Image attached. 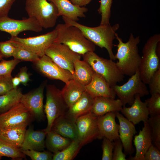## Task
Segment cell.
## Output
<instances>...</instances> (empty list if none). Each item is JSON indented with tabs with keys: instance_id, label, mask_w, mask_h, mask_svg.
<instances>
[{
	"instance_id": "26",
	"label": "cell",
	"mask_w": 160,
	"mask_h": 160,
	"mask_svg": "<svg viewBox=\"0 0 160 160\" xmlns=\"http://www.w3.org/2000/svg\"><path fill=\"white\" fill-rule=\"evenodd\" d=\"M27 126L23 125L0 128V139L20 148L23 140Z\"/></svg>"
},
{
	"instance_id": "10",
	"label": "cell",
	"mask_w": 160,
	"mask_h": 160,
	"mask_svg": "<svg viewBox=\"0 0 160 160\" xmlns=\"http://www.w3.org/2000/svg\"><path fill=\"white\" fill-rule=\"evenodd\" d=\"M45 54L61 68L74 73V63L80 60L81 55L76 53L64 44L54 42L46 49Z\"/></svg>"
},
{
	"instance_id": "17",
	"label": "cell",
	"mask_w": 160,
	"mask_h": 160,
	"mask_svg": "<svg viewBox=\"0 0 160 160\" xmlns=\"http://www.w3.org/2000/svg\"><path fill=\"white\" fill-rule=\"evenodd\" d=\"M116 117L119 122V138L123 145L124 153L130 155L134 151L132 141L133 136L137 133L135 125L119 112H116Z\"/></svg>"
},
{
	"instance_id": "27",
	"label": "cell",
	"mask_w": 160,
	"mask_h": 160,
	"mask_svg": "<svg viewBox=\"0 0 160 160\" xmlns=\"http://www.w3.org/2000/svg\"><path fill=\"white\" fill-rule=\"evenodd\" d=\"M61 91L69 108L76 103L85 91V86L72 79L65 84Z\"/></svg>"
},
{
	"instance_id": "31",
	"label": "cell",
	"mask_w": 160,
	"mask_h": 160,
	"mask_svg": "<svg viewBox=\"0 0 160 160\" xmlns=\"http://www.w3.org/2000/svg\"><path fill=\"white\" fill-rule=\"evenodd\" d=\"M82 147L79 140H72L66 148L60 152L53 154L52 160H73Z\"/></svg>"
},
{
	"instance_id": "5",
	"label": "cell",
	"mask_w": 160,
	"mask_h": 160,
	"mask_svg": "<svg viewBox=\"0 0 160 160\" xmlns=\"http://www.w3.org/2000/svg\"><path fill=\"white\" fill-rule=\"evenodd\" d=\"M82 55L83 60L94 72L102 76L111 87L123 80L124 75L113 60L101 57L94 52H88Z\"/></svg>"
},
{
	"instance_id": "11",
	"label": "cell",
	"mask_w": 160,
	"mask_h": 160,
	"mask_svg": "<svg viewBox=\"0 0 160 160\" xmlns=\"http://www.w3.org/2000/svg\"><path fill=\"white\" fill-rule=\"evenodd\" d=\"M34 120L30 111L20 102L7 111L0 114V128L29 126Z\"/></svg>"
},
{
	"instance_id": "41",
	"label": "cell",
	"mask_w": 160,
	"mask_h": 160,
	"mask_svg": "<svg viewBox=\"0 0 160 160\" xmlns=\"http://www.w3.org/2000/svg\"><path fill=\"white\" fill-rule=\"evenodd\" d=\"M15 48L9 40L0 42V56L3 58L13 56Z\"/></svg>"
},
{
	"instance_id": "13",
	"label": "cell",
	"mask_w": 160,
	"mask_h": 160,
	"mask_svg": "<svg viewBox=\"0 0 160 160\" xmlns=\"http://www.w3.org/2000/svg\"><path fill=\"white\" fill-rule=\"evenodd\" d=\"M43 28L35 18L28 17L22 20H17L8 16L0 17V31L7 32L11 37L17 36L25 31L39 32Z\"/></svg>"
},
{
	"instance_id": "40",
	"label": "cell",
	"mask_w": 160,
	"mask_h": 160,
	"mask_svg": "<svg viewBox=\"0 0 160 160\" xmlns=\"http://www.w3.org/2000/svg\"><path fill=\"white\" fill-rule=\"evenodd\" d=\"M148 84L151 95L160 94V68L152 76Z\"/></svg>"
},
{
	"instance_id": "37",
	"label": "cell",
	"mask_w": 160,
	"mask_h": 160,
	"mask_svg": "<svg viewBox=\"0 0 160 160\" xmlns=\"http://www.w3.org/2000/svg\"><path fill=\"white\" fill-rule=\"evenodd\" d=\"M32 160H51L53 154L49 151H39L33 150L22 151Z\"/></svg>"
},
{
	"instance_id": "8",
	"label": "cell",
	"mask_w": 160,
	"mask_h": 160,
	"mask_svg": "<svg viewBox=\"0 0 160 160\" xmlns=\"http://www.w3.org/2000/svg\"><path fill=\"white\" fill-rule=\"evenodd\" d=\"M145 84L142 80L138 70L124 84L121 86L116 84L111 87L124 108L127 104L131 105L132 104L136 95L139 94L140 97L149 95V91Z\"/></svg>"
},
{
	"instance_id": "42",
	"label": "cell",
	"mask_w": 160,
	"mask_h": 160,
	"mask_svg": "<svg viewBox=\"0 0 160 160\" xmlns=\"http://www.w3.org/2000/svg\"><path fill=\"white\" fill-rule=\"evenodd\" d=\"M112 160H126V155L123 152L122 143L119 138L114 140Z\"/></svg>"
},
{
	"instance_id": "30",
	"label": "cell",
	"mask_w": 160,
	"mask_h": 160,
	"mask_svg": "<svg viewBox=\"0 0 160 160\" xmlns=\"http://www.w3.org/2000/svg\"><path fill=\"white\" fill-rule=\"evenodd\" d=\"M23 95L21 89H13L0 95V113H5L20 102Z\"/></svg>"
},
{
	"instance_id": "16",
	"label": "cell",
	"mask_w": 160,
	"mask_h": 160,
	"mask_svg": "<svg viewBox=\"0 0 160 160\" xmlns=\"http://www.w3.org/2000/svg\"><path fill=\"white\" fill-rule=\"evenodd\" d=\"M116 112H110L98 116V139H102L105 137L111 141H113L119 138V125L115 121Z\"/></svg>"
},
{
	"instance_id": "46",
	"label": "cell",
	"mask_w": 160,
	"mask_h": 160,
	"mask_svg": "<svg viewBox=\"0 0 160 160\" xmlns=\"http://www.w3.org/2000/svg\"><path fill=\"white\" fill-rule=\"evenodd\" d=\"M28 68L26 66L23 67L20 69V71L16 76L19 79L21 83L25 86L31 81L30 74L28 72Z\"/></svg>"
},
{
	"instance_id": "32",
	"label": "cell",
	"mask_w": 160,
	"mask_h": 160,
	"mask_svg": "<svg viewBox=\"0 0 160 160\" xmlns=\"http://www.w3.org/2000/svg\"><path fill=\"white\" fill-rule=\"evenodd\" d=\"M26 155L20 148L15 147L0 139V160L3 156L12 160L26 159Z\"/></svg>"
},
{
	"instance_id": "7",
	"label": "cell",
	"mask_w": 160,
	"mask_h": 160,
	"mask_svg": "<svg viewBox=\"0 0 160 160\" xmlns=\"http://www.w3.org/2000/svg\"><path fill=\"white\" fill-rule=\"evenodd\" d=\"M46 98L44 109L47 124L44 129L47 133L51 130L55 120L65 115L68 108L60 90L54 85L46 84Z\"/></svg>"
},
{
	"instance_id": "6",
	"label": "cell",
	"mask_w": 160,
	"mask_h": 160,
	"mask_svg": "<svg viewBox=\"0 0 160 160\" xmlns=\"http://www.w3.org/2000/svg\"><path fill=\"white\" fill-rule=\"evenodd\" d=\"M25 9L29 17L35 19L42 28H52L58 17L55 4L47 0H26Z\"/></svg>"
},
{
	"instance_id": "3",
	"label": "cell",
	"mask_w": 160,
	"mask_h": 160,
	"mask_svg": "<svg viewBox=\"0 0 160 160\" xmlns=\"http://www.w3.org/2000/svg\"><path fill=\"white\" fill-rule=\"evenodd\" d=\"M55 29L57 35L54 42L64 44L81 55L95 50V45L88 39L78 27L64 23L58 24Z\"/></svg>"
},
{
	"instance_id": "20",
	"label": "cell",
	"mask_w": 160,
	"mask_h": 160,
	"mask_svg": "<svg viewBox=\"0 0 160 160\" xmlns=\"http://www.w3.org/2000/svg\"><path fill=\"white\" fill-rule=\"evenodd\" d=\"M85 91L94 98L98 97L115 98L116 95L105 79L94 71L91 81L85 86Z\"/></svg>"
},
{
	"instance_id": "38",
	"label": "cell",
	"mask_w": 160,
	"mask_h": 160,
	"mask_svg": "<svg viewBox=\"0 0 160 160\" xmlns=\"http://www.w3.org/2000/svg\"><path fill=\"white\" fill-rule=\"evenodd\" d=\"M21 61L14 59L10 60H3L0 62V76L11 75L12 71Z\"/></svg>"
},
{
	"instance_id": "25",
	"label": "cell",
	"mask_w": 160,
	"mask_h": 160,
	"mask_svg": "<svg viewBox=\"0 0 160 160\" xmlns=\"http://www.w3.org/2000/svg\"><path fill=\"white\" fill-rule=\"evenodd\" d=\"M94 100L85 91L79 99L68 108L65 116L76 121L78 117L90 111Z\"/></svg>"
},
{
	"instance_id": "22",
	"label": "cell",
	"mask_w": 160,
	"mask_h": 160,
	"mask_svg": "<svg viewBox=\"0 0 160 160\" xmlns=\"http://www.w3.org/2000/svg\"><path fill=\"white\" fill-rule=\"evenodd\" d=\"M56 6L58 17L64 16L74 21L79 20V18L85 17V13L88 11L85 7L76 5L69 0H48Z\"/></svg>"
},
{
	"instance_id": "48",
	"label": "cell",
	"mask_w": 160,
	"mask_h": 160,
	"mask_svg": "<svg viewBox=\"0 0 160 160\" xmlns=\"http://www.w3.org/2000/svg\"><path fill=\"white\" fill-rule=\"evenodd\" d=\"M12 83L14 89H16L18 87L21 82L19 78L16 76L13 78L12 77Z\"/></svg>"
},
{
	"instance_id": "21",
	"label": "cell",
	"mask_w": 160,
	"mask_h": 160,
	"mask_svg": "<svg viewBox=\"0 0 160 160\" xmlns=\"http://www.w3.org/2000/svg\"><path fill=\"white\" fill-rule=\"evenodd\" d=\"M133 142L136 148L135 155L134 157L130 156L128 159L143 160L145 153L152 144L150 127L148 121L144 122L142 129L134 136Z\"/></svg>"
},
{
	"instance_id": "15",
	"label": "cell",
	"mask_w": 160,
	"mask_h": 160,
	"mask_svg": "<svg viewBox=\"0 0 160 160\" xmlns=\"http://www.w3.org/2000/svg\"><path fill=\"white\" fill-rule=\"evenodd\" d=\"M44 81L37 88L23 94L20 102L31 111L35 119L41 121L45 118L43 105L44 91L47 84Z\"/></svg>"
},
{
	"instance_id": "36",
	"label": "cell",
	"mask_w": 160,
	"mask_h": 160,
	"mask_svg": "<svg viewBox=\"0 0 160 160\" xmlns=\"http://www.w3.org/2000/svg\"><path fill=\"white\" fill-rule=\"evenodd\" d=\"M13 57L14 59L20 61H30L32 63L36 61L39 57L31 51L18 47H16Z\"/></svg>"
},
{
	"instance_id": "1",
	"label": "cell",
	"mask_w": 160,
	"mask_h": 160,
	"mask_svg": "<svg viewBox=\"0 0 160 160\" xmlns=\"http://www.w3.org/2000/svg\"><path fill=\"white\" fill-rule=\"evenodd\" d=\"M62 17L65 23L79 28L88 39L101 49H105L110 59L113 60H116L113 51V42L116 38L117 34L116 32L119 28V24L116 23L112 26L108 24L90 27L82 25L64 16Z\"/></svg>"
},
{
	"instance_id": "12",
	"label": "cell",
	"mask_w": 160,
	"mask_h": 160,
	"mask_svg": "<svg viewBox=\"0 0 160 160\" xmlns=\"http://www.w3.org/2000/svg\"><path fill=\"white\" fill-rule=\"evenodd\" d=\"M97 119L98 116L90 111L76 119L78 140L82 146L98 139Z\"/></svg>"
},
{
	"instance_id": "9",
	"label": "cell",
	"mask_w": 160,
	"mask_h": 160,
	"mask_svg": "<svg viewBox=\"0 0 160 160\" xmlns=\"http://www.w3.org/2000/svg\"><path fill=\"white\" fill-rule=\"evenodd\" d=\"M57 35V32L55 29L46 33L36 36L26 38L11 37L9 40L15 47L27 50L41 57L45 55L46 49L54 42Z\"/></svg>"
},
{
	"instance_id": "50",
	"label": "cell",
	"mask_w": 160,
	"mask_h": 160,
	"mask_svg": "<svg viewBox=\"0 0 160 160\" xmlns=\"http://www.w3.org/2000/svg\"></svg>"
},
{
	"instance_id": "39",
	"label": "cell",
	"mask_w": 160,
	"mask_h": 160,
	"mask_svg": "<svg viewBox=\"0 0 160 160\" xmlns=\"http://www.w3.org/2000/svg\"><path fill=\"white\" fill-rule=\"evenodd\" d=\"M102 144V160H112L114 142L103 137Z\"/></svg>"
},
{
	"instance_id": "19",
	"label": "cell",
	"mask_w": 160,
	"mask_h": 160,
	"mask_svg": "<svg viewBox=\"0 0 160 160\" xmlns=\"http://www.w3.org/2000/svg\"><path fill=\"white\" fill-rule=\"evenodd\" d=\"M47 133L44 129L34 130L33 125L30 124L25 131L20 149L22 151L31 150L44 151L46 147L45 138Z\"/></svg>"
},
{
	"instance_id": "34",
	"label": "cell",
	"mask_w": 160,
	"mask_h": 160,
	"mask_svg": "<svg viewBox=\"0 0 160 160\" xmlns=\"http://www.w3.org/2000/svg\"><path fill=\"white\" fill-rule=\"evenodd\" d=\"M112 0H100V7L98 11L101 15L100 25L110 24V19L111 15V9Z\"/></svg>"
},
{
	"instance_id": "28",
	"label": "cell",
	"mask_w": 160,
	"mask_h": 160,
	"mask_svg": "<svg viewBox=\"0 0 160 160\" xmlns=\"http://www.w3.org/2000/svg\"><path fill=\"white\" fill-rule=\"evenodd\" d=\"M73 79L84 86L91 81L94 71L90 65L84 60H76L74 63Z\"/></svg>"
},
{
	"instance_id": "45",
	"label": "cell",
	"mask_w": 160,
	"mask_h": 160,
	"mask_svg": "<svg viewBox=\"0 0 160 160\" xmlns=\"http://www.w3.org/2000/svg\"><path fill=\"white\" fill-rule=\"evenodd\" d=\"M16 0H0V17L8 16L9 12Z\"/></svg>"
},
{
	"instance_id": "14",
	"label": "cell",
	"mask_w": 160,
	"mask_h": 160,
	"mask_svg": "<svg viewBox=\"0 0 160 160\" xmlns=\"http://www.w3.org/2000/svg\"><path fill=\"white\" fill-rule=\"evenodd\" d=\"M33 63L39 73L49 79L60 80L65 84L73 79L70 71L59 66L45 55Z\"/></svg>"
},
{
	"instance_id": "47",
	"label": "cell",
	"mask_w": 160,
	"mask_h": 160,
	"mask_svg": "<svg viewBox=\"0 0 160 160\" xmlns=\"http://www.w3.org/2000/svg\"><path fill=\"white\" fill-rule=\"evenodd\" d=\"M73 4L80 7H84L88 4L92 0H69Z\"/></svg>"
},
{
	"instance_id": "44",
	"label": "cell",
	"mask_w": 160,
	"mask_h": 160,
	"mask_svg": "<svg viewBox=\"0 0 160 160\" xmlns=\"http://www.w3.org/2000/svg\"><path fill=\"white\" fill-rule=\"evenodd\" d=\"M160 150L152 144L145 153L143 160H160Z\"/></svg>"
},
{
	"instance_id": "23",
	"label": "cell",
	"mask_w": 160,
	"mask_h": 160,
	"mask_svg": "<svg viewBox=\"0 0 160 160\" xmlns=\"http://www.w3.org/2000/svg\"><path fill=\"white\" fill-rule=\"evenodd\" d=\"M123 108L119 99L105 97H98L94 98L90 111L99 116L111 112H119Z\"/></svg>"
},
{
	"instance_id": "33",
	"label": "cell",
	"mask_w": 160,
	"mask_h": 160,
	"mask_svg": "<svg viewBox=\"0 0 160 160\" xmlns=\"http://www.w3.org/2000/svg\"><path fill=\"white\" fill-rule=\"evenodd\" d=\"M148 122L150 127L152 144L160 150V115L150 116Z\"/></svg>"
},
{
	"instance_id": "18",
	"label": "cell",
	"mask_w": 160,
	"mask_h": 160,
	"mask_svg": "<svg viewBox=\"0 0 160 160\" xmlns=\"http://www.w3.org/2000/svg\"><path fill=\"white\" fill-rule=\"evenodd\" d=\"M139 94H136L132 104L130 107L123 108L120 111L129 121L134 125L140 122H143L148 121L149 113L146 103L142 102Z\"/></svg>"
},
{
	"instance_id": "35",
	"label": "cell",
	"mask_w": 160,
	"mask_h": 160,
	"mask_svg": "<svg viewBox=\"0 0 160 160\" xmlns=\"http://www.w3.org/2000/svg\"><path fill=\"white\" fill-rule=\"evenodd\" d=\"M150 116L160 115V94L151 95L145 100Z\"/></svg>"
},
{
	"instance_id": "49",
	"label": "cell",
	"mask_w": 160,
	"mask_h": 160,
	"mask_svg": "<svg viewBox=\"0 0 160 160\" xmlns=\"http://www.w3.org/2000/svg\"><path fill=\"white\" fill-rule=\"evenodd\" d=\"M3 59V58H2V57H1L0 56V61H1Z\"/></svg>"
},
{
	"instance_id": "43",
	"label": "cell",
	"mask_w": 160,
	"mask_h": 160,
	"mask_svg": "<svg viewBox=\"0 0 160 160\" xmlns=\"http://www.w3.org/2000/svg\"><path fill=\"white\" fill-rule=\"evenodd\" d=\"M11 75L0 76V95H4L14 89Z\"/></svg>"
},
{
	"instance_id": "2",
	"label": "cell",
	"mask_w": 160,
	"mask_h": 160,
	"mask_svg": "<svg viewBox=\"0 0 160 160\" xmlns=\"http://www.w3.org/2000/svg\"><path fill=\"white\" fill-rule=\"evenodd\" d=\"M116 38L118 41L116 46L117 53L115 55L117 66L124 75L131 76L139 69L141 57L139 53L138 45L140 42V37H135L131 33L128 41L124 42L117 33Z\"/></svg>"
},
{
	"instance_id": "4",
	"label": "cell",
	"mask_w": 160,
	"mask_h": 160,
	"mask_svg": "<svg viewBox=\"0 0 160 160\" xmlns=\"http://www.w3.org/2000/svg\"><path fill=\"white\" fill-rule=\"evenodd\" d=\"M160 34H156L147 40L142 49L138 71L143 81L148 84L153 74L160 68L159 45Z\"/></svg>"
},
{
	"instance_id": "29",
	"label": "cell",
	"mask_w": 160,
	"mask_h": 160,
	"mask_svg": "<svg viewBox=\"0 0 160 160\" xmlns=\"http://www.w3.org/2000/svg\"><path fill=\"white\" fill-rule=\"evenodd\" d=\"M46 137L45 147L53 154L60 152L66 148L72 141L52 130L47 132Z\"/></svg>"
},
{
	"instance_id": "24",
	"label": "cell",
	"mask_w": 160,
	"mask_h": 160,
	"mask_svg": "<svg viewBox=\"0 0 160 160\" xmlns=\"http://www.w3.org/2000/svg\"><path fill=\"white\" fill-rule=\"evenodd\" d=\"M51 130L72 140H79L76 121L68 118L65 114L55 120Z\"/></svg>"
}]
</instances>
